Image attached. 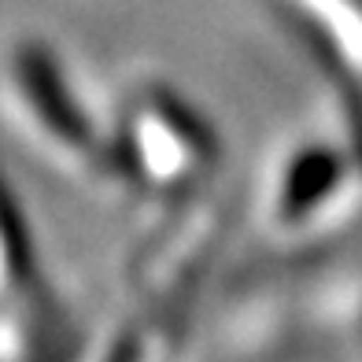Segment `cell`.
<instances>
[{"label": "cell", "mask_w": 362, "mask_h": 362, "mask_svg": "<svg viewBox=\"0 0 362 362\" xmlns=\"http://www.w3.org/2000/svg\"><path fill=\"white\" fill-rule=\"evenodd\" d=\"M11 78H15L23 107L34 115V122H41L45 137L59 148H67V152H81L86 126H81V115L71 107L74 104L71 93H63V81L52 63L45 59V52L23 48L11 63Z\"/></svg>", "instance_id": "cell-2"}, {"label": "cell", "mask_w": 362, "mask_h": 362, "mask_svg": "<svg viewBox=\"0 0 362 362\" xmlns=\"http://www.w3.org/2000/svg\"><path fill=\"white\" fill-rule=\"evenodd\" d=\"M340 185V159L329 152H300L292 159L281 181V200H277V222L296 226L307 218L318 204H325Z\"/></svg>", "instance_id": "cell-3"}, {"label": "cell", "mask_w": 362, "mask_h": 362, "mask_svg": "<svg viewBox=\"0 0 362 362\" xmlns=\"http://www.w3.org/2000/svg\"><path fill=\"white\" fill-rule=\"evenodd\" d=\"M134 141L141 167L156 181H181L211 156V141L192 126L189 111H177L170 100L152 96L134 119Z\"/></svg>", "instance_id": "cell-1"}]
</instances>
